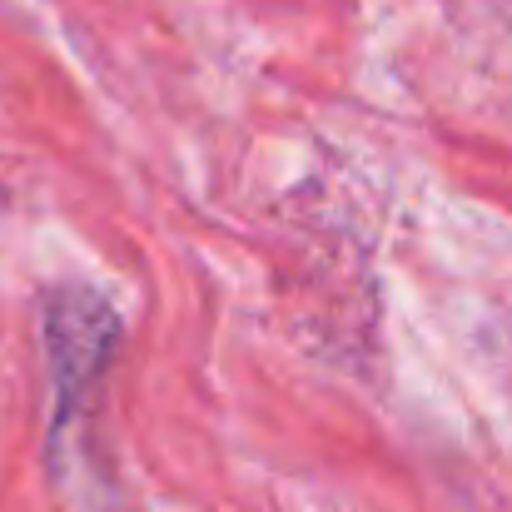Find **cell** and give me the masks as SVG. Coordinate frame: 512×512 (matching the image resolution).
I'll return each instance as SVG.
<instances>
[{
	"label": "cell",
	"instance_id": "6da1fadb",
	"mask_svg": "<svg viewBox=\"0 0 512 512\" xmlns=\"http://www.w3.org/2000/svg\"><path fill=\"white\" fill-rule=\"evenodd\" d=\"M115 343H120V319L100 294H90V289L45 294V353H50L60 413L90 393V383L105 373Z\"/></svg>",
	"mask_w": 512,
	"mask_h": 512
}]
</instances>
